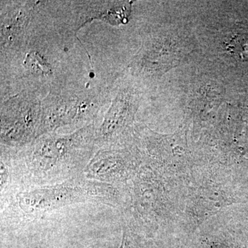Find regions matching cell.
<instances>
[{"label":"cell","instance_id":"6da1fadb","mask_svg":"<svg viewBox=\"0 0 248 248\" xmlns=\"http://www.w3.org/2000/svg\"><path fill=\"white\" fill-rule=\"evenodd\" d=\"M1 168L7 172L6 197L18 191L55 185L84 175L97 151L95 124L73 133L42 135L22 148L1 146Z\"/></svg>","mask_w":248,"mask_h":248},{"label":"cell","instance_id":"7a4b0ae2","mask_svg":"<svg viewBox=\"0 0 248 248\" xmlns=\"http://www.w3.org/2000/svg\"><path fill=\"white\" fill-rule=\"evenodd\" d=\"M65 46L46 1L25 43L16 51L0 57L1 100L23 91L42 97L47 94L52 85L66 74Z\"/></svg>","mask_w":248,"mask_h":248},{"label":"cell","instance_id":"3957f363","mask_svg":"<svg viewBox=\"0 0 248 248\" xmlns=\"http://www.w3.org/2000/svg\"><path fill=\"white\" fill-rule=\"evenodd\" d=\"M110 102V87L91 86L65 75L55 81L42 99V135L69 133L97 124Z\"/></svg>","mask_w":248,"mask_h":248},{"label":"cell","instance_id":"277c9868","mask_svg":"<svg viewBox=\"0 0 248 248\" xmlns=\"http://www.w3.org/2000/svg\"><path fill=\"white\" fill-rule=\"evenodd\" d=\"M118 197L113 185L89 180L81 175L61 184L18 191L1 202V205L14 208L20 216L31 218L80 203L116 206Z\"/></svg>","mask_w":248,"mask_h":248},{"label":"cell","instance_id":"5b68a950","mask_svg":"<svg viewBox=\"0 0 248 248\" xmlns=\"http://www.w3.org/2000/svg\"><path fill=\"white\" fill-rule=\"evenodd\" d=\"M130 1H52L54 23L66 46L85 24L100 20L111 25L126 24L131 15Z\"/></svg>","mask_w":248,"mask_h":248},{"label":"cell","instance_id":"8992f818","mask_svg":"<svg viewBox=\"0 0 248 248\" xmlns=\"http://www.w3.org/2000/svg\"><path fill=\"white\" fill-rule=\"evenodd\" d=\"M43 97L23 91L1 100V146L22 148L42 136Z\"/></svg>","mask_w":248,"mask_h":248},{"label":"cell","instance_id":"52a82bcc","mask_svg":"<svg viewBox=\"0 0 248 248\" xmlns=\"http://www.w3.org/2000/svg\"><path fill=\"white\" fill-rule=\"evenodd\" d=\"M45 1H1L0 57L16 51L29 38Z\"/></svg>","mask_w":248,"mask_h":248},{"label":"cell","instance_id":"ba28073f","mask_svg":"<svg viewBox=\"0 0 248 248\" xmlns=\"http://www.w3.org/2000/svg\"><path fill=\"white\" fill-rule=\"evenodd\" d=\"M110 102L95 124L96 149L117 148L125 129L133 120L137 107L131 90L115 82L110 86Z\"/></svg>","mask_w":248,"mask_h":248},{"label":"cell","instance_id":"9c48e42d","mask_svg":"<svg viewBox=\"0 0 248 248\" xmlns=\"http://www.w3.org/2000/svg\"><path fill=\"white\" fill-rule=\"evenodd\" d=\"M125 169V156L117 148L98 150L84 170L89 180L112 184L119 182Z\"/></svg>","mask_w":248,"mask_h":248},{"label":"cell","instance_id":"30bf717a","mask_svg":"<svg viewBox=\"0 0 248 248\" xmlns=\"http://www.w3.org/2000/svg\"><path fill=\"white\" fill-rule=\"evenodd\" d=\"M232 52L236 53L241 60L248 59V38L242 35H236L231 41Z\"/></svg>","mask_w":248,"mask_h":248}]
</instances>
